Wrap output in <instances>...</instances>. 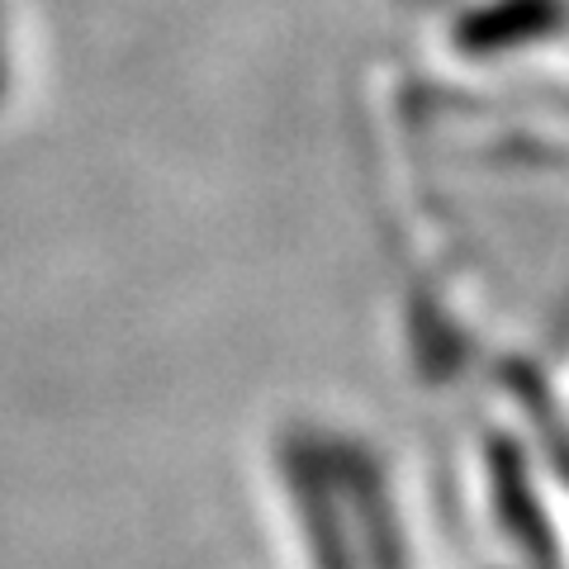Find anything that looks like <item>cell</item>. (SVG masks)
Here are the masks:
<instances>
[{
	"mask_svg": "<svg viewBox=\"0 0 569 569\" xmlns=\"http://www.w3.org/2000/svg\"><path fill=\"white\" fill-rule=\"evenodd\" d=\"M569 29V0H479L456 20V48L470 58H508Z\"/></svg>",
	"mask_w": 569,
	"mask_h": 569,
	"instance_id": "7a4b0ae2",
	"label": "cell"
},
{
	"mask_svg": "<svg viewBox=\"0 0 569 569\" xmlns=\"http://www.w3.org/2000/svg\"><path fill=\"white\" fill-rule=\"evenodd\" d=\"M280 470L284 489L309 531V550L318 569H351L347 546V508L337 498V475L328 460V441H313L305 432H290L280 441Z\"/></svg>",
	"mask_w": 569,
	"mask_h": 569,
	"instance_id": "6da1fadb",
	"label": "cell"
},
{
	"mask_svg": "<svg viewBox=\"0 0 569 569\" xmlns=\"http://www.w3.org/2000/svg\"><path fill=\"white\" fill-rule=\"evenodd\" d=\"M10 96V48H6V29H0V100Z\"/></svg>",
	"mask_w": 569,
	"mask_h": 569,
	"instance_id": "5b68a950",
	"label": "cell"
},
{
	"mask_svg": "<svg viewBox=\"0 0 569 569\" xmlns=\"http://www.w3.org/2000/svg\"><path fill=\"white\" fill-rule=\"evenodd\" d=\"M493 489H498V518H503L508 537L518 541L541 569H556V541H550V522L541 503L527 493V470L512 441H493Z\"/></svg>",
	"mask_w": 569,
	"mask_h": 569,
	"instance_id": "277c9868",
	"label": "cell"
},
{
	"mask_svg": "<svg viewBox=\"0 0 569 569\" xmlns=\"http://www.w3.org/2000/svg\"><path fill=\"white\" fill-rule=\"evenodd\" d=\"M328 460H332V475H337V498L342 508H356V522L366 531V546H370V560L380 569H399L403 565V546H399V527H395V512H389V498L380 485V470L370 460L366 447L356 441H328Z\"/></svg>",
	"mask_w": 569,
	"mask_h": 569,
	"instance_id": "3957f363",
	"label": "cell"
}]
</instances>
